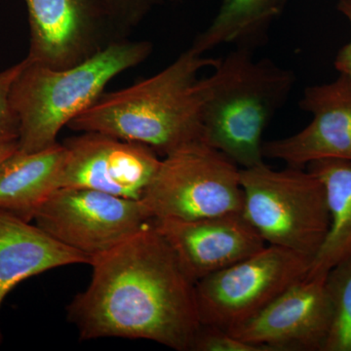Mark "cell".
Here are the masks:
<instances>
[{
    "label": "cell",
    "mask_w": 351,
    "mask_h": 351,
    "mask_svg": "<svg viewBox=\"0 0 351 351\" xmlns=\"http://www.w3.org/2000/svg\"><path fill=\"white\" fill-rule=\"evenodd\" d=\"M149 41H117L82 64L52 69L27 60L14 80L10 103L19 121V151H43L71 120L91 107L115 76L145 62Z\"/></svg>",
    "instance_id": "obj_4"
},
{
    "label": "cell",
    "mask_w": 351,
    "mask_h": 351,
    "mask_svg": "<svg viewBox=\"0 0 351 351\" xmlns=\"http://www.w3.org/2000/svg\"><path fill=\"white\" fill-rule=\"evenodd\" d=\"M27 60L0 71V147L19 138V121L10 103L11 87Z\"/></svg>",
    "instance_id": "obj_20"
},
{
    "label": "cell",
    "mask_w": 351,
    "mask_h": 351,
    "mask_svg": "<svg viewBox=\"0 0 351 351\" xmlns=\"http://www.w3.org/2000/svg\"><path fill=\"white\" fill-rule=\"evenodd\" d=\"M307 167L324 186L331 218L326 239L307 276H326L335 265L351 255V162L326 159L314 161Z\"/></svg>",
    "instance_id": "obj_16"
},
{
    "label": "cell",
    "mask_w": 351,
    "mask_h": 351,
    "mask_svg": "<svg viewBox=\"0 0 351 351\" xmlns=\"http://www.w3.org/2000/svg\"><path fill=\"white\" fill-rule=\"evenodd\" d=\"M311 263L306 256L267 244L201 279L195 284L201 324L226 332L243 324L306 277Z\"/></svg>",
    "instance_id": "obj_7"
},
{
    "label": "cell",
    "mask_w": 351,
    "mask_h": 351,
    "mask_svg": "<svg viewBox=\"0 0 351 351\" xmlns=\"http://www.w3.org/2000/svg\"><path fill=\"white\" fill-rule=\"evenodd\" d=\"M152 225L195 283L267 245L242 213L189 221L156 219Z\"/></svg>",
    "instance_id": "obj_13"
},
{
    "label": "cell",
    "mask_w": 351,
    "mask_h": 351,
    "mask_svg": "<svg viewBox=\"0 0 351 351\" xmlns=\"http://www.w3.org/2000/svg\"><path fill=\"white\" fill-rule=\"evenodd\" d=\"M91 258L73 250L36 225L0 210V308L18 284L48 270ZM2 332L0 331V345Z\"/></svg>",
    "instance_id": "obj_14"
},
{
    "label": "cell",
    "mask_w": 351,
    "mask_h": 351,
    "mask_svg": "<svg viewBox=\"0 0 351 351\" xmlns=\"http://www.w3.org/2000/svg\"><path fill=\"white\" fill-rule=\"evenodd\" d=\"M289 0H223L218 13L191 48L204 55L223 44L251 48L262 38Z\"/></svg>",
    "instance_id": "obj_17"
},
{
    "label": "cell",
    "mask_w": 351,
    "mask_h": 351,
    "mask_svg": "<svg viewBox=\"0 0 351 351\" xmlns=\"http://www.w3.org/2000/svg\"><path fill=\"white\" fill-rule=\"evenodd\" d=\"M172 1L175 0H101L121 39H126L152 9Z\"/></svg>",
    "instance_id": "obj_19"
},
{
    "label": "cell",
    "mask_w": 351,
    "mask_h": 351,
    "mask_svg": "<svg viewBox=\"0 0 351 351\" xmlns=\"http://www.w3.org/2000/svg\"><path fill=\"white\" fill-rule=\"evenodd\" d=\"M27 59L52 69L82 64L120 38L101 0H25Z\"/></svg>",
    "instance_id": "obj_9"
},
{
    "label": "cell",
    "mask_w": 351,
    "mask_h": 351,
    "mask_svg": "<svg viewBox=\"0 0 351 351\" xmlns=\"http://www.w3.org/2000/svg\"><path fill=\"white\" fill-rule=\"evenodd\" d=\"M326 276L304 277L228 332L267 351H323L332 322Z\"/></svg>",
    "instance_id": "obj_11"
},
{
    "label": "cell",
    "mask_w": 351,
    "mask_h": 351,
    "mask_svg": "<svg viewBox=\"0 0 351 351\" xmlns=\"http://www.w3.org/2000/svg\"><path fill=\"white\" fill-rule=\"evenodd\" d=\"M300 106L313 114L311 123L290 137L263 143V157L293 167L314 161L351 162V80L339 75L335 82L306 88Z\"/></svg>",
    "instance_id": "obj_12"
},
{
    "label": "cell",
    "mask_w": 351,
    "mask_h": 351,
    "mask_svg": "<svg viewBox=\"0 0 351 351\" xmlns=\"http://www.w3.org/2000/svg\"><path fill=\"white\" fill-rule=\"evenodd\" d=\"M242 214L265 243L314 260L330 230L326 193L319 178L302 167L274 170L265 162L240 169Z\"/></svg>",
    "instance_id": "obj_5"
},
{
    "label": "cell",
    "mask_w": 351,
    "mask_h": 351,
    "mask_svg": "<svg viewBox=\"0 0 351 351\" xmlns=\"http://www.w3.org/2000/svg\"><path fill=\"white\" fill-rule=\"evenodd\" d=\"M36 225L69 247L94 258L152 225L141 200L88 189H58L38 210Z\"/></svg>",
    "instance_id": "obj_8"
},
{
    "label": "cell",
    "mask_w": 351,
    "mask_h": 351,
    "mask_svg": "<svg viewBox=\"0 0 351 351\" xmlns=\"http://www.w3.org/2000/svg\"><path fill=\"white\" fill-rule=\"evenodd\" d=\"M193 351H267L263 346L245 341L217 328L201 326Z\"/></svg>",
    "instance_id": "obj_21"
},
{
    "label": "cell",
    "mask_w": 351,
    "mask_h": 351,
    "mask_svg": "<svg viewBox=\"0 0 351 351\" xmlns=\"http://www.w3.org/2000/svg\"><path fill=\"white\" fill-rule=\"evenodd\" d=\"M66 158L63 144L34 152L17 149L0 163V210L32 223L56 189Z\"/></svg>",
    "instance_id": "obj_15"
},
{
    "label": "cell",
    "mask_w": 351,
    "mask_h": 351,
    "mask_svg": "<svg viewBox=\"0 0 351 351\" xmlns=\"http://www.w3.org/2000/svg\"><path fill=\"white\" fill-rule=\"evenodd\" d=\"M141 202L152 221L242 213L240 168L204 141H196L161 159Z\"/></svg>",
    "instance_id": "obj_6"
},
{
    "label": "cell",
    "mask_w": 351,
    "mask_h": 351,
    "mask_svg": "<svg viewBox=\"0 0 351 351\" xmlns=\"http://www.w3.org/2000/svg\"><path fill=\"white\" fill-rule=\"evenodd\" d=\"M18 149H19L18 141L1 145V147H0V163H1L4 159L7 158V157L11 156L13 152L17 151Z\"/></svg>",
    "instance_id": "obj_23"
},
{
    "label": "cell",
    "mask_w": 351,
    "mask_h": 351,
    "mask_svg": "<svg viewBox=\"0 0 351 351\" xmlns=\"http://www.w3.org/2000/svg\"><path fill=\"white\" fill-rule=\"evenodd\" d=\"M332 322L323 351H351V255L326 276Z\"/></svg>",
    "instance_id": "obj_18"
},
{
    "label": "cell",
    "mask_w": 351,
    "mask_h": 351,
    "mask_svg": "<svg viewBox=\"0 0 351 351\" xmlns=\"http://www.w3.org/2000/svg\"><path fill=\"white\" fill-rule=\"evenodd\" d=\"M66 138L59 189H88L141 200L161 159L147 145L98 133Z\"/></svg>",
    "instance_id": "obj_10"
},
{
    "label": "cell",
    "mask_w": 351,
    "mask_h": 351,
    "mask_svg": "<svg viewBox=\"0 0 351 351\" xmlns=\"http://www.w3.org/2000/svg\"><path fill=\"white\" fill-rule=\"evenodd\" d=\"M90 265L89 285L66 307L82 341L147 339L193 351L202 326L196 283L152 223Z\"/></svg>",
    "instance_id": "obj_1"
},
{
    "label": "cell",
    "mask_w": 351,
    "mask_h": 351,
    "mask_svg": "<svg viewBox=\"0 0 351 351\" xmlns=\"http://www.w3.org/2000/svg\"><path fill=\"white\" fill-rule=\"evenodd\" d=\"M338 10L348 20L351 29V0H339ZM334 64L339 75L348 76L351 80V38L350 41L339 49Z\"/></svg>",
    "instance_id": "obj_22"
},
{
    "label": "cell",
    "mask_w": 351,
    "mask_h": 351,
    "mask_svg": "<svg viewBox=\"0 0 351 351\" xmlns=\"http://www.w3.org/2000/svg\"><path fill=\"white\" fill-rule=\"evenodd\" d=\"M216 62L189 47L156 75L101 95L68 127L145 145L163 156L203 141L205 78L199 73Z\"/></svg>",
    "instance_id": "obj_2"
},
{
    "label": "cell",
    "mask_w": 351,
    "mask_h": 351,
    "mask_svg": "<svg viewBox=\"0 0 351 351\" xmlns=\"http://www.w3.org/2000/svg\"><path fill=\"white\" fill-rule=\"evenodd\" d=\"M213 69L205 77L203 141L240 169L263 163V132L292 91L294 73L254 59L248 47L217 59Z\"/></svg>",
    "instance_id": "obj_3"
}]
</instances>
